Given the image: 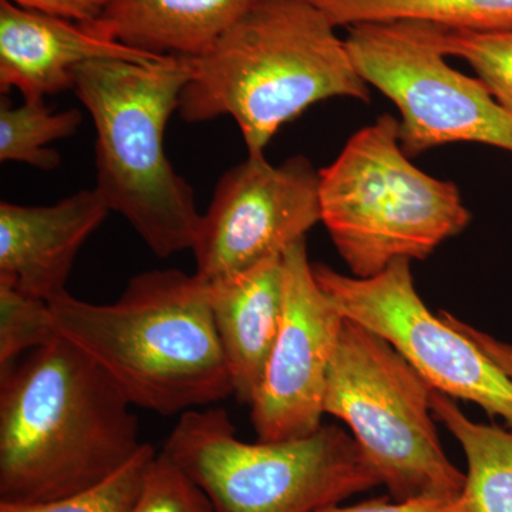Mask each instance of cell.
Masks as SVG:
<instances>
[{
	"mask_svg": "<svg viewBox=\"0 0 512 512\" xmlns=\"http://www.w3.org/2000/svg\"><path fill=\"white\" fill-rule=\"evenodd\" d=\"M131 407L60 336L2 370L0 503H47L113 476L143 447Z\"/></svg>",
	"mask_w": 512,
	"mask_h": 512,
	"instance_id": "obj_1",
	"label": "cell"
},
{
	"mask_svg": "<svg viewBox=\"0 0 512 512\" xmlns=\"http://www.w3.org/2000/svg\"><path fill=\"white\" fill-rule=\"evenodd\" d=\"M338 26L311 0H255L205 55L191 59L181 119L237 121L248 156L264 154L279 128L313 104L369 103Z\"/></svg>",
	"mask_w": 512,
	"mask_h": 512,
	"instance_id": "obj_2",
	"label": "cell"
},
{
	"mask_svg": "<svg viewBox=\"0 0 512 512\" xmlns=\"http://www.w3.org/2000/svg\"><path fill=\"white\" fill-rule=\"evenodd\" d=\"M49 306L57 335L94 360L133 406L174 416L232 396L200 276L156 269L133 276L109 305L66 292Z\"/></svg>",
	"mask_w": 512,
	"mask_h": 512,
	"instance_id": "obj_3",
	"label": "cell"
},
{
	"mask_svg": "<svg viewBox=\"0 0 512 512\" xmlns=\"http://www.w3.org/2000/svg\"><path fill=\"white\" fill-rule=\"evenodd\" d=\"M191 73V57L177 56L92 60L73 73V93L96 130V191L160 258L192 249L202 220L194 190L175 173L164 146Z\"/></svg>",
	"mask_w": 512,
	"mask_h": 512,
	"instance_id": "obj_4",
	"label": "cell"
},
{
	"mask_svg": "<svg viewBox=\"0 0 512 512\" xmlns=\"http://www.w3.org/2000/svg\"><path fill=\"white\" fill-rule=\"evenodd\" d=\"M319 171L322 222L356 278L426 259L473 218L456 184L412 163L390 114L353 134Z\"/></svg>",
	"mask_w": 512,
	"mask_h": 512,
	"instance_id": "obj_5",
	"label": "cell"
},
{
	"mask_svg": "<svg viewBox=\"0 0 512 512\" xmlns=\"http://www.w3.org/2000/svg\"><path fill=\"white\" fill-rule=\"evenodd\" d=\"M163 453L215 512H316L382 485L365 451L338 426L301 439L244 443L221 407L181 414Z\"/></svg>",
	"mask_w": 512,
	"mask_h": 512,
	"instance_id": "obj_6",
	"label": "cell"
},
{
	"mask_svg": "<svg viewBox=\"0 0 512 512\" xmlns=\"http://www.w3.org/2000/svg\"><path fill=\"white\" fill-rule=\"evenodd\" d=\"M433 390L387 340L345 319L325 414L348 424L392 500L463 493L466 474L448 460L430 416Z\"/></svg>",
	"mask_w": 512,
	"mask_h": 512,
	"instance_id": "obj_7",
	"label": "cell"
},
{
	"mask_svg": "<svg viewBox=\"0 0 512 512\" xmlns=\"http://www.w3.org/2000/svg\"><path fill=\"white\" fill-rule=\"evenodd\" d=\"M356 70L400 111V143L410 158L451 143H478L512 154V114L480 79L447 63L439 25L420 19L348 26Z\"/></svg>",
	"mask_w": 512,
	"mask_h": 512,
	"instance_id": "obj_8",
	"label": "cell"
},
{
	"mask_svg": "<svg viewBox=\"0 0 512 512\" xmlns=\"http://www.w3.org/2000/svg\"><path fill=\"white\" fill-rule=\"evenodd\" d=\"M407 259L370 278L313 265L316 281L343 318L387 340L437 392L476 403L512 430V379L468 336L427 308Z\"/></svg>",
	"mask_w": 512,
	"mask_h": 512,
	"instance_id": "obj_9",
	"label": "cell"
},
{
	"mask_svg": "<svg viewBox=\"0 0 512 512\" xmlns=\"http://www.w3.org/2000/svg\"><path fill=\"white\" fill-rule=\"evenodd\" d=\"M320 171L303 156L272 165L248 156L222 175L191 251L207 284L282 256L322 222Z\"/></svg>",
	"mask_w": 512,
	"mask_h": 512,
	"instance_id": "obj_10",
	"label": "cell"
},
{
	"mask_svg": "<svg viewBox=\"0 0 512 512\" xmlns=\"http://www.w3.org/2000/svg\"><path fill=\"white\" fill-rule=\"evenodd\" d=\"M284 279L281 329L251 404L259 441L301 439L323 426L329 370L345 323L316 281L305 239L286 249Z\"/></svg>",
	"mask_w": 512,
	"mask_h": 512,
	"instance_id": "obj_11",
	"label": "cell"
},
{
	"mask_svg": "<svg viewBox=\"0 0 512 512\" xmlns=\"http://www.w3.org/2000/svg\"><path fill=\"white\" fill-rule=\"evenodd\" d=\"M94 190L52 205L0 204V281L49 302L66 293L77 254L110 214Z\"/></svg>",
	"mask_w": 512,
	"mask_h": 512,
	"instance_id": "obj_12",
	"label": "cell"
},
{
	"mask_svg": "<svg viewBox=\"0 0 512 512\" xmlns=\"http://www.w3.org/2000/svg\"><path fill=\"white\" fill-rule=\"evenodd\" d=\"M147 55L101 33L96 23L43 15L0 0V90L18 89L23 99H45L73 89V73L92 60L148 63Z\"/></svg>",
	"mask_w": 512,
	"mask_h": 512,
	"instance_id": "obj_13",
	"label": "cell"
},
{
	"mask_svg": "<svg viewBox=\"0 0 512 512\" xmlns=\"http://www.w3.org/2000/svg\"><path fill=\"white\" fill-rule=\"evenodd\" d=\"M208 288L232 396L251 406L284 316V255L266 259L225 281L208 284Z\"/></svg>",
	"mask_w": 512,
	"mask_h": 512,
	"instance_id": "obj_14",
	"label": "cell"
},
{
	"mask_svg": "<svg viewBox=\"0 0 512 512\" xmlns=\"http://www.w3.org/2000/svg\"><path fill=\"white\" fill-rule=\"evenodd\" d=\"M255 0H104L97 28L153 56L200 57Z\"/></svg>",
	"mask_w": 512,
	"mask_h": 512,
	"instance_id": "obj_15",
	"label": "cell"
},
{
	"mask_svg": "<svg viewBox=\"0 0 512 512\" xmlns=\"http://www.w3.org/2000/svg\"><path fill=\"white\" fill-rule=\"evenodd\" d=\"M431 412L466 454L457 512H512V430L468 419L456 400L437 390L431 393Z\"/></svg>",
	"mask_w": 512,
	"mask_h": 512,
	"instance_id": "obj_16",
	"label": "cell"
},
{
	"mask_svg": "<svg viewBox=\"0 0 512 512\" xmlns=\"http://www.w3.org/2000/svg\"><path fill=\"white\" fill-rule=\"evenodd\" d=\"M336 26L420 19L447 28H512V0H311Z\"/></svg>",
	"mask_w": 512,
	"mask_h": 512,
	"instance_id": "obj_17",
	"label": "cell"
},
{
	"mask_svg": "<svg viewBox=\"0 0 512 512\" xmlns=\"http://www.w3.org/2000/svg\"><path fill=\"white\" fill-rule=\"evenodd\" d=\"M83 123L82 111L70 109L52 113L45 99H25L13 107L8 99L0 103V161L25 163L53 171L62 157L50 143L73 137Z\"/></svg>",
	"mask_w": 512,
	"mask_h": 512,
	"instance_id": "obj_18",
	"label": "cell"
},
{
	"mask_svg": "<svg viewBox=\"0 0 512 512\" xmlns=\"http://www.w3.org/2000/svg\"><path fill=\"white\" fill-rule=\"evenodd\" d=\"M444 55L466 60L477 79L512 114V28L476 30L439 25Z\"/></svg>",
	"mask_w": 512,
	"mask_h": 512,
	"instance_id": "obj_19",
	"label": "cell"
},
{
	"mask_svg": "<svg viewBox=\"0 0 512 512\" xmlns=\"http://www.w3.org/2000/svg\"><path fill=\"white\" fill-rule=\"evenodd\" d=\"M157 454L150 444H143L126 466L89 490L47 503H0V512H131Z\"/></svg>",
	"mask_w": 512,
	"mask_h": 512,
	"instance_id": "obj_20",
	"label": "cell"
},
{
	"mask_svg": "<svg viewBox=\"0 0 512 512\" xmlns=\"http://www.w3.org/2000/svg\"><path fill=\"white\" fill-rule=\"evenodd\" d=\"M57 338L49 302L0 281V372Z\"/></svg>",
	"mask_w": 512,
	"mask_h": 512,
	"instance_id": "obj_21",
	"label": "cell"
},
{
	"mask_svg": "<svg viewBox=\"0 0 512 512\" xmlns=\"http://www.w3.org/2000/svg\"><path fill=\"white\" fill-rule=\"evenodd\" d=\"M131 512H215L208 495L163 451L148 468Z\"/></svg>",
	"mask_w": 512,
	"mask_h": 512,
	"instance_id": "obj_22",
	"label": "cell"
},
{
	"mask_svg": "<svg viewBox=\"0 0 512 512\" xmlns=\"http://www.w3.org/2000/svg\"><path fill=\"white\" fill-rule=\"evenodd\" d=\"M19 8L43 15L93 25L103 15L104 0H5Z\"/></svg>",
	"mask_w": 512,
	"mask_h": 512,
	"instance_id": "obj_23",
	"label": "cell"
},
{
	"mask_svg": "<svg viewBox=\"0 0 512 512\" xmlns=\"http://www.w3.org/2000/svg\"><path fill=\"white\" fill-rule=\"evenodd\" d=\"M457 500L414 498L407 501H389L387 498H376V500L349 505V507H340L339 504L330 505L316 512H457Z\"/></svg>",
	"mask_w": 512,
	"mask_h": 512,
	"instance_id": "obj_24",
	"label": "cell"
},
{
	"mask_svg": "<svg viewBox=\"0 0 512 512\" xmlns=\"http://www.w3.org/2000/svg\"><path fill=\"white\" fill-rule=\"evenodd\" d=\"M439 315L447 323H450L453 328L460 330V332H463L464 335L473 340L478 348L483 350L485 355L490 357L494 363H497L512 379V345L510 343H505L503 340H498L494 336L488 335V333L481 332V330L468 325L463 320L457 319L450 312L441 311Z\"/></svg>",
	"mask_w": 512,
	"mask_h": 512,
	"instance_id": "obj_25",
	"label": "cell"
}]
</instances>
